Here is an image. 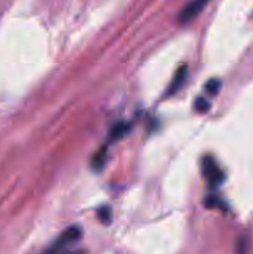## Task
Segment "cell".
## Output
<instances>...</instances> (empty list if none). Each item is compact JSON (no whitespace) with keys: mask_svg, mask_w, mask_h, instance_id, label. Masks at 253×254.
I'll return each instance as SVG.
<instances>
[{"mask_svg":"<svg viewBox=\"0 0 253 254\" xmlns=\"http://www.w3.org/2000/svg\"><path fill=\"white\" fill-rule=\"evenodd\" d=\"M82 231L78 226H72L60 235V237L51 245V247L44 254H62L64 248L68 247L71 243L77 242L81 238Z\"/></svg>","mask_w":253,"mask_h":254,"instance_id":"6da1fadb","label":"cell"},{"mask_svg":"<svg viewBox=\"0 0 253 254\" xmlns=\"http://www.w3.org/2000/svg\"><path fill=\"white\" fill-rule=\"evenodd\" d=\"M210 0H191L190 2L183 7V10L179 14V21L180 22H189L193 17L197 16L203 7L208 4Z\"/></svg>","mask_w":253,"mask_h":254,"instance_id":"3957f363","label":"cell"},{"mask_svg":"<svg viewBox=\"0 0 253 254\" xmlns=\"http://www.w3.org/2000/svg\"><path fill=\"white\" fill-rule=\"evenodd\" d=\"M202 173L203 176H205V180L207 181V184L211 188H217V186L221 185V184L223 183V180H225L223 171L221 170L215 159L210 155L203 156Z\"/></svg>","mask_w":253,"mask_h":254,"instance_id":"7a4b0ae2","label":"cell"},{"mask_svg":"<svg viewBox=\"0 0 253 254\" xmlns=\"http://www.w3.org/2000/svg\"><path fill=\"white\" fill-rule=\"evenodd\" d=\"M210 102L206 98H202V97H198L195 101V111L198 112V113H206L210 109Z\"/></svg>","mask_w":253,"mask_h":254,"instance_id":"ba28073f","label":"cell"},{"mask_svg":"<svg viewBox=\"0 0 253 254\" xmlns=\"http://www.w3.org/2000/svg\"><path fill=\"white\" fill-rule=\"evenodd\" d=\"M205 205L207 208H225V202L216 196H210L206 198Z\"/></svg>","mask_w":253,"mask_h":254,"instance_id":"9c48e42d","label":"cell"},{"mask_svg":"<svg viewBox=\"0 0 253 254\" xmlns=\"http://www.w3.org/2000/svg\"><path fill=\"white\" fill-rule=\"evenodd\" d=\"M248 251V240L242 237L237 242V247H236V253L237 254H247Z\"/></svg>","mask_w":253,"mask_h":254,"instance_id":"8fae6325","label":"cell"},{"mask_svg":"<svg viewBox=\"0 0 253 254\" xmlns=\"http://www.w3.org/2000/svg\"><path fill=\"white\" fill-rule=\"evenodd\" d=\"M107 154H108V150H107L106 146L101 148L96 154H94L91 161V165L94 170H101V169L103 168L107 160Z\"/></svg>","mask_w":253,"mask_h":254,"instance_id":"8992f818","label":"cell"},{"mask_svg":"<svg viewBox=\"0 0 253 254\" xmlns=\"http://www.w3.org/2000/svg\"><path fill=\"white\" fill-rule=\"evenodd\" d=\"M97 216H98V220L101 221L102 223L108 225L112 220V210L108 206H103V207H101L97 211Z\"/></svg>","mask_w":253,"mask_h":254,"instance_id":"52a82bcc","label":"cell"},{"mask_svg":"<svg viewBox=\"0 0 253 254\" xmlns=\"http://www.w3.org/2000/svg\"><path fill=\"white\" fill-rule=\"evenodd\" d=\"M220 88H221V81H218V79H216V78L210 79V81H208L205 86V89L210 94L218 93Z\"/></svg>","mask_w":253,"mask_h":254,"instance_id":"30bf717a","label":"cell"},{"mask_svg":"<svg viewBox=\"0 0 253 254\" xmlns=\"http://www.w3.org/2000/svg\"><path fill=\"white\" fill-rule=\"evenodd\" d=\"M129 130V124L124 123V122H119V123L114 124L113 128L111 129V133H109V140L114 141L121 139L122 136H124L126 134V131Z\"/></svg>","mask_w":253,"mask_h":254,"instance_id":"5b68a950","label":"cell"},{"mask_svg":"<svg viewBox=\"0 0 253 254\" xmlns=\"http://www.w3.org/2000/svg\"><path fill=\"white\" fill-rule=\"evenodd\" d=\"M186 77H188V66H181L174 74L173 79H171L170 84L168 87V91H166V96L170 97L175 94L176 92L180 91V88L185 83Z\"/></svg>","mask_w":253,"mask_h":254,"instance_id":"277c9868","label":"cell"}]
</instances>
